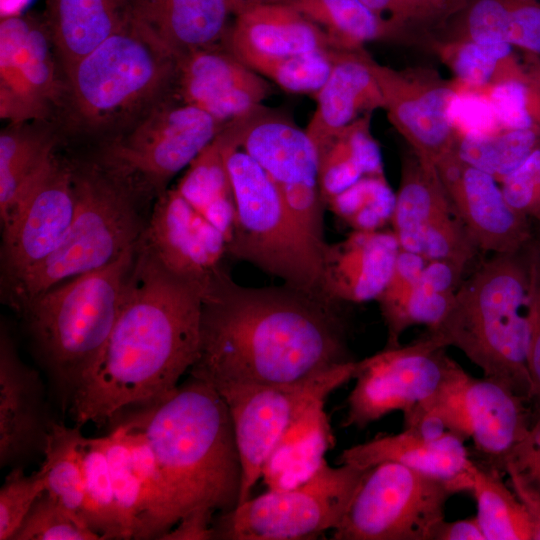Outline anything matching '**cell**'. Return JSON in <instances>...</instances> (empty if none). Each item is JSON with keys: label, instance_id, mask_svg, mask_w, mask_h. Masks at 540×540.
Instances as JSON below:
<instances>
[{"label": "cell", "instance_id": "18", "mask_svg": "<svg viewBox=\"0 0 540 540\" xmlns=\"http://www.w3.org/2000/svg\"><path fill=\"white\" fill-rule=\"evenodd\" d=\"M76 208L74 168L54 157L1 223L6 286L58 248L74 220Z\"/></svg>", "mask_w": 540, "mask_h": 540}, {"label": "cell", "instance_id": "32", "mask_svg": "<svg viewBox=\"0 0 540 540\" xmlns=\"http://www.w3.org/2000/svg\"><path fill=\"white\" fill-rule=\"evenodd\" d=\"M367 113L318 150L319 183L326 202L368 175H385L382 154L371 134Z\"/></svg>", "mask_w": 540, "mask_h": 540}, {"label": "cell", "instance_id": "24", "mask_svg": "<svg viewBox=\"0 0 540 540\" xmlns=\"http://www.w3.org/2000/svg\"><path fill=\"white\" fill-rule=\"evenodd\" d=\"M50 420L39 373L19 357L8 330L0 332V465L43 452Z\"/></svg>", "mask_w": 540, "mask_h": 540}, {"label": "cell", "instance_id": "29", "mask_svg": "<svg viewBox=\"0 0 540 540\" xmlns=\"http://www.w3.org/2000/svg\"><path fill=\"white\" fill-rule=\"evenodd\" d=\"M130 0H47L45 20L64 75L129 21Z\"/></svg>", "mask_w": 540, "mask_h": 540}, {"label": "cell", "instance_id": "38", "mask_svg": "<svg viewBox=\"0 0 540 540\" xmlns=\"http://www.w3.org/2000/svg\"><path fill=\"white\" fill-rule=\"evenodd\" d=\"M84 472L82 518L103 539H126L105 450V438L83 437L81 444Z\"/></svg>", "mask_w": 540, "mask_h": 540}, {"label": "cell", "instance_id": "43", "mask_svg": "<svg viewBox=\"0 0 540 540\" xmlns=\"http://www.w3.org/2000/svg\"><path fill=\"white\" fill-rule=\"evenodd\" d=\"M104 438L114 495L126 539H134L142 520L144 503L125 427L119 422Z\"/></svg>", "mask_w": 540, "mask_h": 540}, {"label": "cell", "instance_id": "40", "mask_svg": "<svg viewBox=\"0 0 540 540\" xmlns=\"http://www.w3.org/2000/svg\"><path fill=\"white\" fill-rule=\"evenodd\" d=\"M396 194L385 175H368L326 202L353 230L373 231L391 222Z\"/></svg>", "mask_w": 540, "mask_h": 540}, {"label": "cell", "instance_id": "35", "mask_svg": "<svg viewBox=\"0 0 540 540\" xmlns=\"http://www.w3.org/2000/svg\"><path fill=\"white\" fill-rule=\"evenodd\" d=\"M50 132L10 124L0 134V219L11 214L29 184L55 157Z\"/></svg>", "mask_w": 540, "mask_h": 540}, {"label": "cell", "instance_id": "6", "mask_svg": "<svg viewBox=\"0 0 540 540\" xmlns=\"http://www.w3.org/2000/svg\"><path fill=\"white\" fill-rule=\"evenodd\" d=\"M74 187L76 213L61 244L7 285L8 301L17 311L50 288L114 262L144 231L137 198L100 165L74 168Z\"/></svg>", "mask_w": 540, "mask_h": 540}, {"label": "cell", "instance_id": "52", "mask_svg": "<svg viewBox=\"0 0 540 540\" xmlns=\"http://www.w3.org/2000/svg\"><path fill=\"white\" fill-rule=\"evenodd\" d=\"M432 540H486L476 516L448 522L442 520L434 529Z\"/></svg>", "mask_w": 540, "mask_h": 540}, {"label": "cell", "instance_id": "13", "mask_svg": "<svg viewBox=\"0 0 540 540\" xmlns=\"http://www.w3.org/2000/svg\"><path fill=\"white\" fill-rule=\"evenodd\" d=\"M230 139L272 180L311 245L321 255L327 245L319 183V154L305 130L261 107L225 126Z\"/></svg>", "mask_w": 540, "mask_h": 540}, {"label": "cell", "instance_id": "33", "mask_svg": "<svg viewBox=\"0 0 540 540\" xmlns=\"http://www.w3.org/2000/svg\"><path fill=\"white\" fill-rule=\"evenodd\" d=\"M176 189L188 204L231 239L236 204L220 133L190 163Z\"/></svg>", "mask_w": 540, "mask_h": 540}, {"label": "cell", "instance_id": "51", "mask_svg": "<svg viewBox=\"0 0 540 540\" xmlns=\"http://www.w3.org/2000/svg\"><path fill=\"white\" fill-rule=\"evenodd\" d=\"M212 510L201 509L183 517L172 529L165 533L164 540H209L215 539Z\"/></svg>", "mask_w": 540, "mask_h": 540}, {"label": "cell", "instance_id": "46", "mask_svg": "<svg viewBox=\"0 0 540 540\" xmlns=\"http://www.w3.org/2000/svg\"><path fill=\"white\" fill-rule=\"evenodd\" d=\"M470 0H393L389 20L423 46L431 30L460 14Z\"/></svg>", "mask_w": 540, "mask_h": 540}, {"label": "cell", "instance_id": "2", "mask_svg": "<svg viewBox=\"0 0 540 540\" xmlns=\"http://www.w3.org/2000/svg\"><path fill=\"white\" fill-rule=\"evenodd\" d=\"M204 290L168 270L139 239L114 327L70 402L77 426L101 425L177 389L198 357Z\"/></svg>", "mask_w": 540, "mask_h": 540}, {"label": "cell", "instance_id": "50", "mask_svg": "<svg viewBox=\"0 0 540 540\" xmlns=\"http://www.w3.org/2000/svg\"><path fill=\"white\" fill-rule=\"evenodd\" d=\"M504 474L507 475L510 488L529 516L533 531L532 540H540V492L510 462L506 463Z\"/></svg>", "mask_w": 540, "mask_h": 540}, {"label": "cell", "instance_id": "30", "mask_svg": "<svg viewBox=\"0 0 540 540\" xmlns=\"http://www.w3.org/2000/svg\"><path fill=\"white\" fill-rule=\"evenodd\" d=\"M325 402L312 405L281 436L263 468L268 489L293 488L309 479L326 460L334 445Z\"/></svg>", "mask_w": 540, "mask_h": 540}, {"label": "cell", "instance_id": "21", "mask_svg": "<svg viewBox=\"0 0 540 540\" xmlns=\"http://www.w3.org/2000/svg\"><path fill=\"white\" fill-rule=\"evenodd\" d=\"M140 241L168 270L204 289L223 266V234L196 212L176 188L156 198Z\"/></svg>", "mask_w": 540, "mask_h": 540}, {"label": "cell", "instance_id": "15", "mask_svg": "<svg viewBox=\"0 0 540 540\" xmlns=\"http://www.w3.org/2000/svg\"><path fill=\"white\" fill-rule=\"evenodd\" d=\"M445 349L426 334L406 346L385 347L356 361L343 425L362 429L391 412L404 415L429 399L453 361Z\"/></svg>", "mask_w": 540, "mask_h": 540}, {"label": "cell", "instance_id": "31", "mask_svg": "<svg viewBox=\"0 0 540 540\" xmlns=\"http://www.w3.org/2000/svg\"><path fill=\"white\" fill-rule=\"evenodd\" d=\"M329 38L335 49L359 50L371 41L420 45L410 33L387 20L361 0H283Z\"/></svg>", "mask_w": 540, "mask_h": 540}, {"label": "cell", "instance_id": "37", "mask_svg": "<svg viewBox=\"0 0 540 540\" xmlns=\"http://www.w3.org/2000/svg\"><path fill=\"white\" fill-rule=\"evenodd\" d=\"M83 437L80 426L69 427L50 421L43 449L45 459L40 468L46 478V492L81 518L84 506Z\"/></svg>", "mask_w": 540, "mask_h": 540}, {"label": "cell", "instance_id": "10", "mask_svg": "<svg viewBox=\"0 0 540 540\" xmlns=\"http://www.w3.org/2000/svg\"><path fill=\"white\" fill-rule=\"evenodd\" d=\"M528 404L502 384L470 375L453 360L438 390L404 414V427L430 426L471 440L480 465L504 474L531 424Z\"/></svg>", "mask_w": 540, "mask_h": 540}, {"label": "cell", "instance_id": "27", "mask_svg": "<svg viewBox=\"0 0 540 540\" xmlns=\"http://www.w3.org/2000/svg\"><path fill=\"white\" fill-rule=\"evenodd\" d=\"M223 42L239 60L335 49L316 24L280 0L243 6Z\"/></svg>", "mask_w": 540, "mask_h": 540}, {"label": "cell", "instance_id": "3", "mask_svg": "<svg viewBox=\"0 0 540 540\" xmlns=\"http://www.w3.org/2000/svg\"><path fill=\"white\" fill-rule=\"evenodd\" d=\"M125 420L146 434L157 456L167 489L168 531L191 512H226L238 505L241 464L233 425L212 385L191 376Z\"/></svg>", "mask_w": 540, "mask_h": 540}, {"label": "cell", "instance_id": "47", "mask_svg": "<svg viewBox=\"0 0 540 540\" xmlns=\"http://www.w3.org/2000/svg\"><path fill=\"white\" fill-rule=\"evenodd\" d=\"M501 182L510 207L523 216L535 218L540 191V145Z\"/></svg>", "mask_w": 540, "mask_h": 540}, {"label": "cell", "instance_id": "17", "mask_svg": "<svg viewBox=\"0 0 540 540\" xmlns=\"http://www.w3.org/2000/svg\"><path fill=\"white\" fill-rule=\"evenodd\" d=\"M390 123L420 157L436 164L456 147L454 106L459 84L426 67L395 69L366 52Z\"/></svg>", "mask_w": 540, "mask_h": 540}, {"label": "cell", "instance_id": "1", "mask_svg": "<svg viewBox=\"0 0 540 540\" xmlns=\"http://www.w3.org/2000/svg\"><path fill=\"white\" fill-rule=\"evenodd\" d=\"M339 304L285 283L244 286L224 267L204 290L190 376L215 389L287 385L352 362Z\"/></svg>", "mask_w": 540, "mask_h": 540}, {"label": "cell", "instance_id": "49", "mask_svg": "<svg viewBox=\"0 0 540 540\" xmlns=\"http://www.w3.org/2000/svg\"><path fill=\"white\" fill-rule=\"evenodd\" d=\"M507 462L540 492V410L532 412L529 429Z\"/></svg>", "mask_w": 540, "mask_h": 540}, {"label": "cell", "instance_id": "16", "mask_svg": "<svg viewBox=\"0 0 540 540\" xmlns=\"http://www.w3.org/2000/svg\"><path fill=\"white\" fill-rule=\"evenodd\" d=\"M55 47L45 18L2 16L0 22V116L10 124L44 120L66 99ZM58 59V58H57Z\"/></svg>", "mask_w": 540, "mask_h": 540}, {"label": "cell", "instance_id": "11", "mask_svg": "<svg viewBox=\"0 0 540 540\" xmlns=\"http://www.w3.org/2000/svg\"><path fill=\"white\" fill-rule=\"evenodd\" d=\"M369 468L330 466L325 460L300 485L267 492L222 512L215 539L304 540L336 529Z\"/></svg>", "mask_w": 540, "mask_h": 540}, {"label": "cell", "instance_id": "45", "mask_svg": "<svg viewBox=\"0 0 540 540\" xmlns=\"http://www.w3.org/2000/svg\"><path fill=\"white\" fill-rule=\"evenodd\" d=\"M47 482L41 470L27 476L16 465L0 489V540H13L38 497L46 491Z\"/></svg>", "mask_w": 540, "mask_h": 540}, {"label": "cell", "instance_id": "23", "mask_svg": "<svg viewBox=\"0 0 540 540\" xmlns=\"http://www.w3.org/2000/svg\"><path fill=\"white\" fill-rule=\"evenodd\" d=\"M340 464L371 468L383 462L399 463L471 490L476 462L465 442L453 433L430 426L404 427L398 434L380 435L344 449Z\"/></svg>", "mask_w": 540, "mask_h": 540}, {"label": "cell", "instance_id": "12", "mask_svg": "<svg viewBox=\"0 0 540 540\" xmlns=\"http://www.w3.org/2000/svg\"><path fill=\"white\" fill-rule=\"evenodd\" d=\"M461 492L451 482L394 462L367 471L333 540H432L448 499Z\"/></svg>", "mask_w": 540, "mask_h": 540}, {"label": "cell", "instance_id": "44", "mask_svg": "<svg viewBox=\"0 0 540 540\" xmlns=\"http://www.w3.org/2000/svg\"><path fill=\"white\" fill-rule=\"evenodd\" d=\"M102 540L81 517L46 491L27 514L13 540Z\"/></svg>", "mask_w": 540, "mask_h": 540}, {"label": "cell", "instance_id": "14", "mask_svg": "<svg viewBox=\"0 0 540 540\" xmlns=\"http://www.w3.org/2000/svg\"><path fill=\"white\" fill-rule=\"evenodd\" d=\"M356 361L287 385H230L216 389L231 417L241 464L238 504L251 497L271 451L289 426L312 405L325 402L354 378Z\"/></svg>", "mask_w": 540, "mask_h": 540}, {"label": "cell", "instance_id": "36", "mask_svg": "<svg viewBox=\"0 0 540 540\" xmlns=\"http://www.w3.org/2000/svg\"><path fill=\"white\" fill-rule=\"evenodd\" d=\"M502 473L476 462L470 492L476 502V518L486 540H532L528 514Z\"/></svg>", "mask_w": 540, "mask_h": 540}, {"label": "cell", "instance_id": "39", "mask_svg": "<svg viewBox=\"0 0 540 540\" xmlns=\"http://www.w3.org/2000/svg\"><path fill=\"white\" fill-rule=\"evenodd\" d=\"M539 145L538 129H501L459 135L456 150L465 162L502 181Z\"/></svg>", "mask_w": 540, "mask_h": 540}, {"label": "cell", "instance_id": "41", "mask_svg": "<svg viewBox=\"0 0 540 540\" xmlns=\"http://www.w3.org/2000/svg\"><path fill=\"white\" fill-rule=\"evenodd\" d=\"M333 50L283 57H248L240 61L284 91L314 96L331 72Z\"/></svg>", "mask_w": 540, "mask_h": 540}, {"label": "cell", "instance_id": "20", "mask_svg": "<svg viewBox=\"0 0 540 540\" xmlns=\"http://www.w3.org/2000/svg\"><path fill=\"white\" fill-rule=\"evenodd\" d=\"M435 166L454 214L477 250L506 254L528 246L529 218L510 207L493 176L465 162L456 147Z\"/></svg>", "mask_w": 540, "mask_h": 540}, {"label": "cell", "instance_id": "53", "mask_svg": "<svg viewBox=\"0 0 540 540\" xmlns=\"http://www.w3.org/2000/svg\"><path fill=\"white\" fill-rule=\"evenodd\" d=\"M535 219H537L538 221H540V191H539V201H538L537 214H536Z\"/></svg>", "mask_w": 540, "mask_h": 540}, {"label": "cell", "instance_id": "4", "mask_svg": "<svg viewBox=\"0 0 540 540\" xmlns=\"http://www.w3.org/2000/svg\"><path fill=\"white\" fill-rule=\"evenodd\" d=\"M494 254L458 287L453 302L427 334L459 349L484 377L530 404L528 370L529 257Z\"/></svg>", "mask_w": 540, "mask_h": 540}, {"label": "cell", "instance_id": "34", "mask_svg": "<svg viewBox=\"0 0 540 540\" xmlns=\"http://www.w3.org/2000/svg\"><path fill=\"white\" fill-rule=\"evenodd\" d=\"M453 72L466 91L474 92L530 73L538 64L525 66L513 46L492 47L461 37L429 36L425 45Z\"/></svg>", "mask_w": 540, "mask_h": 540}, {"label": "cell", "instance_id": "42", "mask_svg": "<svg viewBox=\"0 0 540 540\" xmlns=\"http://www.w3.org/2000/svg\"><path fill=\"white\" fill-rule=\"evenodd\" d=\"M474 92L487 101L501 129L540 130V62L523 77Z\"/></svg>", "mask_w": 540, "mask_h": 540}, {"label": "cell", "instance_id": "9", "mask_svg": "<svg viewBox=\"0 0 540 540\" xmlns=\"http://www.w3.org/2000/svg\"><path fill=\"white\" fill-rule=\"evenodd\" d=\"M226 124L176 98L164 99L108 143L99 165L137 199L157 198Z\"/></svg>", "mask_w": 540, "mask_h": 540}, {"label": "cell", "instance_id": "19", "mask_svg": "<svg viewBox=\"0 0 540 540\" xmlns=\"http://www.w3.org/2000/svg\"><path fill=\"white\" fill-rule=\"evenodd\" d=\"M390 223L400 249L427 261L448 259L467 266L477 251L454 214L435 164L413 150L402 157Z\"/></svg>", "mask_w": 540, "mask_h": 540}, {"label": "cell", "instance_id": "7", "mask_svg": "<svg viewBox=\"0 0 540 540\" xmlns=\"http://www.w3.org/2000/svg\"><path fill=\"white\" fill-rule=\"evenodd\" d=\"M176 63L129 20L64 75L65 100L83 128H114L172 92Z\"/></svg>", "mask_w": 540, "mask_h": 540}, {"label": "cell", "instance_id": "8", "mask_svg": "<svg viewBox=\"0 0 540 540\" xmlns=\"http://www.w3.org/2000/svg\"><path fill=\"white\" fill-rule=\"evenodd\" d=\"M220 135L236 204L227 255L289 286L325 297L321 255L302 233L265 171L230 139L225 127Z\"/></svg>", "mask_w": 540, "mask_h": 540}, {"label": "cell", "instance_id": "25", "mask_svg": "<svg viewBox=\"0 0 540 540\" xmlns=\"http://www.w3.org/2000/svg\"><path fill=\"white\" fill-rule=\"evenodd\" d=\"M400 251L392 230H353L322 253V294L338 303L377 300L386 288Z\"/></svg>", "mask_w": 540, "mask_h": 540}, {"label": "cell", "instance_id": "26", "mask_svg": "<svg viewBox=\"0 0 540 540\" xmlns=\"http://www.w3.org/2000/svg\"><path fill=\"white\" fill-rule=\"evenodd\" d=\"M239 0H130L129 20L175 59L219 45Z\"/></svg>", "mask_w": 540, "mask_h": 540}, {"label": "cell", "instance_id": "48", "mask_svg": "<svg viewBox=\"0 0 540 540\" xmlns=\"http://www.w3.org/2000/svg\"><path fill=\"white\" fill-rule=\"evenodd\" d=\"M528 370L532 382L531 410H540V247L529 253Z\"/></svg>", "mask_w": 540, "mask_h": 540}, {"label": "cell", "instance_id": "5", "mask_svg": "<svg viewBox=\"0 0 540 540\" xmlns=\"http://www.w3.org/2000/svg\"><path fill=\"white\" fill-rule=\"evenodd\" d=\"M136 247L101 269L50 288L19 311L64 403L71 402L106 345L134 265Z\"/></svg>", "mask_w": 540, "mask_h": 540}, {"label": "cell", "instance_id": "22", "mask_svg": "<svg viewBox=\"0 0 540 540\" xmlns=\"http://www.w3.org/2000/svg\"><path fill=\"white\" fill-rule=\"evenodd\" d=\"M172 92L174 98L226 124L260 108L271 88L260 74L217 45L177 59Z\"/></svg>", "mask_w": 540, "mask_h": 540}, {"label": "cell", "instance_id": "28", "mask_svg": "<svg viewBox=\"0 0 540 540\" xmlns=\"http://www.w3.org/2000/svg\"><path fill=\"white\" fill-rule=\"evenodd\" d=\"M366 50H333L331 72L314 95L316 109L305 129L317 150L360 116L384 107Z\"/></svg>", "mask_w": 540, "mask_h": 540}]
</instances>
